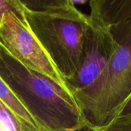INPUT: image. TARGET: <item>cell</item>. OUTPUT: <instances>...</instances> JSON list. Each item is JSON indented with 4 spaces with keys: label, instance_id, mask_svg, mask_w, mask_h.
<instances>
[{
    "label": "cell",
    "instance_id": "6da1fadb",
    "mask_svg": "<svg viewBox=\"0 0 131 131\" xmlns=\"http://www.w3.org/2000/svg\"><path fill=\"white\" fill-rule=\"evenodd\" d=\"M0 78L45 131L88 128L73 94L15 59L0 43Z\"/></svg>",
    "mask_w": 131,
    "mask_h": 131
},
{
    "label": "cell",
    "instance_id": "7a4b0ae2",
    "mask_svg": "<svg viewBox=\"0 0 131 131\" xmlns=\"http://www.w3.org/2000/svg\"><path fill=\"white\" fill-rule=\"evenodd\" d=\"M111 27L117 43L111 61L92 85L74 94L90 130L111 123L131 96V21Z\"/></svg>",
    "mask_w": 131,
    "mask_h": 131
},
{
    "label": "cell",
    "instance_id": "3957f363",
    "mask_svg": "<svg viewBox=\"0 0 131 131\" xmlns=\"http://www.w3.org/2000/svg\"><path fill=\"white\" fill-rule=\"evenodd\" d=\"M25 15L58 71L66 81L72 79L82 58L89 17L74 3L67 8L49 12L32 11L25 6Z\"/></svg>",
    "mask_w": 131,
    "mask_h": 131
},
{
    "label": "cell",
    "instance_id": "277c9868",
    "mask_svg": "<svg viewBox=\"0 0 131 131\" xmlns=\"http://www.w3.org/2000/svg\"><path fill=\"white\" fill-rule=\"evenodd\" d=\"M0 43L26 68L49 78L71 91L66 80L31 31L26 18L15 15L2 17L0 22Z\"/></svg>",
    "mask_w": 131,
    "mask_h": 131
},
{
    "label": "cell",
    "instance_id": "5b68a950",
    "mask_svg": "<svg viewBox=\"0 0 131 131\" xmlns=\"http://www.w3.org/2000/svg\"><path fill=\"white\" fill-rule=\"evenodd\" d=\"M90 26L79 68L72 79L67 81L73 94L84 91L103 73L111 61L117 43L111 27L91 12Z\"/></svg>",
    "mask_w": 131,
    "mask_h": 131
},
{
    "label": "cell",
    "instance_id": "8992f818",
    "mask_svg": "<svg viewBox=\"0 0 131 131\" xmlns=\"http://www.w3.org/2000/svg\"><path fill=\"white\" fill-rule=\"evenodd\" d=\"M90 7L110 26L131 21V0H92Z\"/></svg>",
    "mask_w": 131,
    "mask_h": 131
},
{
    "label": "cell",
    "instance_id": "52a82bcc",
    "mask_svg": "<svg viewBox=\"0 0 131 131\" xmlns=\"http://www.w3.org/2000/svg\"><path fill=\"white\" fill-rule=\"evenodd\" d=\"M0 101L17 116L25 131H45L1 78Z\"/></svg>",
    "mask_w": 131,
    "mask_h": 131
},
{
    "label": "cell",
    "instance_id": "ba28073f",
    "mask_svg": "<svg viewBox=\"0 0 131 131\" xmlns=\"http://www.w3.org/2000/svg\"><path fill=\"white\" fill-rule=\"evenodd\" d=\"M0 124L5 131H25L17 116L0 101Z\"/></svg>",
    "mask_w": 131,
    "mask_h": 131
},
{
    "label": "cell",
    "instance_id": "9c48e42d",
    "mask_svg": "<svg viewBox=\"0 0 131 131\" xmlns=\"http://www.w3.org/2000/svg\"><path fill=\"white\" fill-rule=\"evenodd\" d=\"M15 15L25 18V6L21 0H0V18Z\"/></svg>",
    "mask_w": 131,
    "mask_h": 131
},
{
    "label": "cell",
    "instance_id": "30bf717a",
    "mask_svg": "<svg viewBox=\"0 0 131 131\" xmlns=\"http://www.w3.org/2000/svg\"><path fill=\"white\" fill-rule=\"evenodd\" d=\"M91 131H131V117L114 119L108 124L94 128Z\"/></svg>",
    "mask_w": 131,
    "mask_h": 131
},
{
    "label": "cell",
    "instance_id": "8fae6325",
    "mask_svg": "<svg viewBox=\"0 0 131 131\" xmlns=\"http://www.w3.org/2000/svg\"><path fill=\"white\" fill-rule=\"evenodd\" d=\"M120 117H131V96L128 99V101L120 109L114 119Z\"/></svg>",
    "mask_w": 131,
    "mask_h": 131
},
{
    "label": "cell",
    "instance_id": "7c38bea8",
    "mask_svg": "<svg viewBox=\"0 0 131 131\" xmlns=\"http://www.w3.org/2000/svg\"><path fill=\"white\" fill-rule=\"evenodd\" d=\"M0 131H5V129H4V127H2V125L1 124H0Z\"/></svg>",
    "mask_w": 131,
    "mask_h": 131
},
{
    "label": "cell",
    "instance_id": "4fadbf2b",
    "mask_svg": "<svg viewBox=\"0 0 131 131\" xmlns=\"http://www.w3.org/2000/svg\"><path fill=\"white\" fill-rule=\"evenodd\" d=\"M1 20H2V18H0V22H1Z\"/></svg>",
    "mask_w": 131,
    "mask_h": 131
}]
</instances>
